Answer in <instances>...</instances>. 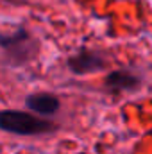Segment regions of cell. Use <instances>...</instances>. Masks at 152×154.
Instances as JSON below:
<instances>
[{"label":"cell","instance_id":"6da1fadb","mask_svg":"<svg viewBox=\"0 0 152 154\" xmlns=\"http://www.w3.org/2000/svg\"><path fill=\"white\" fill-rule=\"evenodd\" d=\"M0 50L4 66L22 68L38 56L39 43L25 27H18L0 36Z\"/></svg>","mask_w":152,"mask_h":154},{"label":"cell","instance_id":"7a4b0ae2","mask_svg":"<svg viewBox=\"0 0 152 154\" xmlns=\"http://www.w3.org/2000/svg\"><path fill=\"white\" fill-rule=\"evenodd\" d=\"M0 127L5 133H13L18 136H36L52 133L56 125L45 116L20 111V109H4L0 113Z\"/></svg>","mask_w":152,"mask_h":154},{"label":"cell","instance_id":"3957f363","mask_svg":"<svg viewBox=\"0 0 152 154\" xmlns=\"http://www.w3.org/2000/svg\"><path fill=\"white\" fill-rule=\"evenodd\" d=\"M66 66L72 74L75 75H86V74H95L106 68V59L100 52L91 50V48H79L74 54L68 56Z\"/></svg>","mask_w":152,"mask_h":154},{"label":"cell","instance_id":"277c9868","mask_svg":"<svg viewBox=\"0 0 152 154\" xmlns=\"http://www.w3.org/2000/svg\"><path fill=\"white\" fill-rule=\"evenodd\" d=\"M141 86V79L136 75L134 72L127 70V68H118V70H111L106 79H104V88L113 93V95H120V93H127V91H136Z\"/></svg>","mask_w":152,"mask_h":154},{"label":"cell","instance_id":"5b68a950","mask_svg":"<svg viewBox=\"0 0 152 154\" xmlns=\"http://www.w3.org/2000/svg\"><path fill=\"white\" fill-rule=\"evenodd\" d=\"M25 106L29 111H32L39 116H52L59 111L61 102L54 93L36 91V93H31L25 97Z\"/></svg>","mask_w":152,"mask_h":154}]
</instances>
